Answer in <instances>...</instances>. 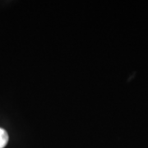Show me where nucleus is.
Here are the masks:
<instances>
[{
    "mask_svg": "<svg viewBox=\"0 0 148 148\" xmlns=\"http://www.w3.org/2000/svg\"><path fill=\"white\" fill-rule=\"evenodd\" d=\"M8 142V134L3 128L0 127V148H4Z\"/></svg>",
    "mask_w": 148,
    "mask_h": 148,
    "instance_id": "1",
    "label": "nucleus"
}]
</instances>
